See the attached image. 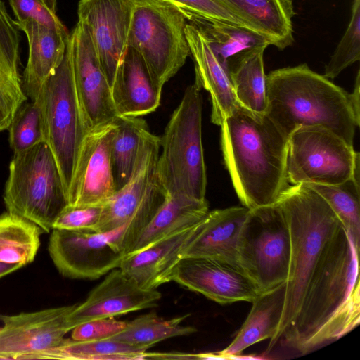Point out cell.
<instances>
[{
	"label": "cell",
	"mask_w": 360,
	"mask_h": 360,
	"mask_svg": "<svg viewBox=\"0 0 360 360\" xmlns=\"http://www.w3.org/2000/svg\"><path fill=\"white\" fill-rule=\"evenodd\" d=\"M360 322L359 250L341 226L326 244L285 343L306 354L345 335Z\"/></svg>",
	"instance_id": "1"
},
{
	"label": "cell",
	"mask_w": 360,
	"mask_h": 360,
	"mask_svg": "<svg viewBox=\"0 0 360 360\" xmlns=\"http://www.w3.org/2000/svg\"><path fill=\"white\" fill-rule=\"evenodd\" d=\"M220 127L224 163L243 206L252 210L275 204L290 186L288 137L266 114L240 105Z\"/></svg>",
	"instance_id": "2"
},
{
	"label": "cell",
	"mask_w": 360,
	"mask_h": 360,
	"mask_svg": "<svg viewBox=\"0 0 360 360\" xmlns=\"http://www.w3.org/2000/svg\"><path fill=\"white\" fill-rule=\"evenodd\" d=\"M266 88V115L287 137L301 127H320L354 146L359 122L349 94L306 63L270 72Z\"/></svg>",
	"instance_id": "3"
},
{
	"label": "cell",
	"mask_w": 360,
	"mask_h": 360,
	"mask_svg": "<svg viewBox=\"0 0 360 360\" xmlns=\"http://www.w3.org/2000/svg\"><path fill=\"white\" fill-rule=\"evenodd\" d=\"M276 203L288 226L290 259L283 311L268 351L292 326L326 244L342 226L326 200L306 184L290 185Z\"/></svg>",
	"instance_id": "4"
},
{
	"label": "cell",
	"mask_w": 360,
	"mask_h": 360,
	"mask_svg": "<svg viewBox=\"0 0 360 360\" xmlns=\"http://www.w3.org/2000/svg\"><path fill=\"white\" fill-rule=\"evenodd\" d=\"M198 82L188 86L161 138L157 173L169 194L205 200L207 175L202 142V98Z\"/></svg>",
	"instance_id": "5"
},
{
	"label": "cell",
	"mask_w": 360,
	"mask_h": 360,
	"mask_svg": "<svg viewBox=\"0 0 360 360\" xmlns=\"http://www.w3.org/2000/svg\"><path fill=\"white\" fill-rule=\"evenodd\" d=\"M7 212L49 233L68 205L55 158L46 142L14 153L4 193Z\"/></svg>",
	"instance_id": "6"
},
{
	"label": "cell",
	"mask_w": 360,
	"mask_h": 360,
	"mask_svg": "<svg viewBox=\"0 0 360 360\" xmlns=\"http://www.w3.org/2000/svg\"><path fill=\"white\" fill-rule=\"evenodd\" d=\"M34 101L39 105L46 143L58 165L68 198L79 153L87 134L68 48L61 64L44 83Z\"/></svg>",
	"instance_id": "7"
},
{
	"label": "cell",
	"mask_w": 360,
	"mask_h": 360,
	"mask_svg": "<svg viewBox=\"0 0 360 360\" xmlns=\"http://www.w3.org/2000/svg\"><path fill=\"white\" fill-rule=\"evenodd\" d=\"M187 22L180 11L161 0H136L129 46L141 56L162 87L190 55L185 34Z\"/></svg>",
	"instance_id": "8"
},
{
	"label": "cell",
	"mask_w": 360,
	"mask_h": 360,
	"mask_svg": "<svg viewBox=\"0 0 360 360\" xmlns=\"http://www.w3.org/2000/svg\"><path fill=\"white\" fill-rule=\"evenodd\" d=\"M290 259V233L279 205L250 210L240 235L238 264L260 293L286 283Z\"/></svg>",
	"instance_id": "9"
},
{
	"label": "cell",
	"mask_w": 360,
	"mask_h": 360,
	"mask_svg": "<svg viewBox=\"0 0 360 360\" xmlns=\"http://www.w3.org/2000/svg\"><path fill=\"white\" fill-rule=\"evenodd\" d=\"M359 153L332 131L301 127L288 137L286 177L292 185L359 182Z\"/></svg>",
	"instance_id": "10"
},
{
	"label": "cell",
	"mask_w": 360,
	"mask_h": 360,
	"mask_svg": "<svg viewBox=\"0 0 360 360\" xmlns=\"http://www.w3.org/2000/svg\"><path fill=\"white\" fill-rule=\"evenodd\" d=\"M160 149V138L151 134L129 181L103 205L95 229V232H107L127 225L123 239L126 255L167 194L157 173Z\"/></svg>",
	"instance_id": "11"
},
{
	"label": "cell",
	"mask_w": 360,
	"mask_h": 360,
	"mask_svg": "<svg viewBox=\"0 0 360 360\" xmlns=\"http://www.w3.org/2000/svg\"><path fill=\"white\" fill-rule=\"evenodd\" d=\"M127 225L107 232L53 229L49 252L58 272L72 279L95 280L119 268L127 255Z\"/></svg>",
	"instance_id": "12"
},
{
	"label": "cell",
	"mask_w": 360,
	"mask_h": 360,
	"mask_svg": "<svg viewBox=\"0 0 360 360\" xmlns=\"http://www.w3.org/2000/svg\"><path fill=\"white\" fill-rule=\"evenodd\" d=\"M136 0H79L78 22L87 30L110 85L129 47Z\"/></svg>",
	"instance_id": "13"
},
{
	"label": "cell",
	"mask_w": 360,
	"mask_h": 360,
	"mask_svg": "<svg viewBox=\"0 0 360 360\" xmlns=\"http://www.w3.org/2000/svg\"><path fill=\"white\" fill-rule=\"evenodd\" d=\"M67 48L75 89L87 132L117 117L111 87L86 28L77 21Z\"/></svg>",
	"instance_id": "14"
},
{
	"label": "cell",
	"mask_w": 360,
	"mask_h": 360,
	"mask_svg": "<svg viewBox=\"0 0 360 360\" xmlns=\"http://www.w3.org/2000/svg\"><path fill=\"white\" fill-rule=\"evenodd\" d=\"M115 128V120L86 134L68 191V205H103L117 191L111 161Z\"/></svg>",
	"instance_id": "15"
},
{
	"label": "cell",
	"mask_w": 360,
	"mask_h": 360,
	"mask_svg": "<svg viewBox=\"0 0 360 360\" xmlns=\"http://www.w3.org/2000/svg\"><path fill=\"white\" fill-rule=\"evenodd\" d=\"M172 281L222 304L252 302L260 294L239 266L207 257H183L174 269Z\"/></svg>",
	"instance_id": "16"
},
{
	"label": "cell",
	"mask_w": 360,
	"mask_h": 360,
	"mask_svg": "<svg viewBox=\"0 0 360 360\" xmlns=\"http://www.w3.org/2000/svg\"><path fill=\"white\" fill-rule=\"evenodd\" d=\"M77 304L4 315L0 328V359H26L59 345L69 332L67 316Z\"/></svg>",
	"instance_id": "17"
},
{
	"label": "cell",
	"mask_w": 360,
	"mask_h": 360,
	"mask_svg": "<svg viewBox=\"0 0 360 360\" xmlns=\"http://www.w3.org/2000/svg\"><path fill=\"white\" fill-rule=\"evenodd\" d=\"M162 295L157 290H146L138 285L120 268L112 269L89 293L86 299L67 316L69 331L86 321L111 318L129 312L153 308Z\"/></svg>",
	"instance_id": "18"
},
{
	"label": "cell",
	"mask_w": 360,
	"mask_h": 360,
	"mask_svg": "<svg viewBox=\"0 0 360 360\" xmlns=\"http://www.w3.org/2000/svg\"><path fill=\"white\" fill-rule=\"evenodd\" d=\"M203 219L139 251L127 255L119 268L143 289H157L172 281L175 267L200 231Z\"/></svg>",
	"instance_id": "19"
},
{
	"label": "cell",
	"mask_w": 360,
	"mask_h": 360,
	"mask_svg": "<svg viewBox=\"0 0 360 360\" xmlns=\"http://www.w3.org/2000/svg\"><path fill=\"white\" fill-rule=\"evenodd\" d=\"M185 34L195 64V81L210 95L211 121L221 126L224 120L240 105L235 96L230 74L197 27L188 22Z\"/></svg>",
	"instance_id": "20"
},
{
	"label": "cell",
	"mask_w": 360,
	"mask_h": 360,
	"mask_svg": "<svg viewBox=\"0 0 360 360\" xmlns=\"http://www.w3.org/2000/svg\"><path fill=\"white\" fill-rule=\"evenodd\" d=\"M162 87L141 56L129 47L111 85L117 117H141L160 105Z\"/></svg>",
	"instance_id": "21"
},
{
	"label": "cell",
	"mask_w": 360,
	"mask_h": 360,
	"mask_svg": "<svg viewBox=\"0 0 360 360\" xmlns=\"http://www.w3.org/2000/svg\"><path fill=\"white\" fill-rule=\"evenodd\" d=\"M28 43V58L22 77L29 100H36L46 79L61 64L70 33L51 29L32 20L15 22Z\"/></svg>",
	"instance_id": "22"
},
{
	"label": "cell",
	"mask_w": 360,
	"mask_h": 360,
	"mask_svg": "<svg viewBox=\"0 0 360 360\" xmlns=\"http://www.w3.org/2000/svg\"><path fill=\"white\" fill-rule=\"evenodd\" d=\"M249 210L244 206H233L209 211L184 257H207L239 266L238 246Z\"/></svg>",
	"instance_id": "23"
},
{
	"label": "cell",
	"mask_w": 360,
	"mask_h": 360,
	"mask_svg": "<svg viewBox=\"0 0 360 360\" xmlns=\"http://www.w3.org/2000/svg\"><path fill=\"white\" fill-rule=\"evenodd\" d=\"M20 29L0 0V132L28 100L20 72Z\"/></svg>",
	"instance_id": "24"
},
{
	"label": "cell",
	"mask_w": 360,
	"mask_h": 360,
	"mask_svg": "<svg viewBox=\"0 0 360 360\" xmlns=\"http://www.w3.org/2000/svg\"><path fill=\"white\" fill-rule=\"evenodd\" d=\"M248 28L279 49L294 41L292 0H219Z\"/></svg>",
	"instance_id": "25"
},
{
	"label": "cell",
	"mask_w": 360,
	"mask_h": 360,
	"mask_svg": "<svg viewBox=\"0 0 360 360\" xmlns=\"http://www.w3.org/2000/svg\"><path fill=\"white\" fill-rule=\"evenodd\" d=\"M285 283L257 295L236 336L225 349L216 353L197 354L198 359H236L250 346L271 339L283 314Z\"/></svg>",
	"instance_id": "26"
},
{
	"label": "cell",
	"mask_w": 360,
	"mask_h": 360,
	"mask_svg": "<svg viewBox=\"0 0 360 360\" xmlns=\"http://www.w3.org/2000/svg\"><path fill=\"white\" fill-rule=\"evenodd\" d=\"M208 212L206 199L198 200L184 194L167 193L163 204L137 236L127 255L193 225L203 219Z\"/></svg>",
	"instance_id": "27"
},
{
	"label": "cell",
	"mask_w": 360,
	"mask_h": 360,
	"mask_svg": "<svg viewBox=\"0 0 360 360\" xmlns=\"http://www.w3.org/2000/svg\"><path fill=\"white\" fill-rule=\"evenodd\" d=\"M111 143V161L116 191L131 177L151 134L140 117H117Z\"/></svg>",
	"instance_id": "28"
},
{
	"label": "cell",
	"mask_w": 360,
	"mask_h": 360,
	"mask_svg": "<svg viewBox=\"0 0 360 360\" xmlns=\"http://www.w3.org/2000/svg\"><path fill=\"white\" fill-rule=\"evenodd\" d=\"M188 21L203 33L229 72L230 65L241 55L271 45L262 35L242 25L200 18H193Z\"/></svg>",
	"instance_id": "29"
},
{
	"label": "cell",
	"mask_w": 360,
	"mask_h": 360,
	"mask_svg": "<svg viewBox=\"0 0 360 360\" xmlns=\"http://www.w3.org/2000/svg\"><path fill=\"white\" fill-rule=\"evenodd\" d=\"M262 46L248 51L234 60L229 73L238 103L257 114L267 109L266 75Z\"/></svg>",
	"instance_id": "30"
},
{
	"label": "cell",
	"mask_w": 360,
	"mask_h": 360,
	"mask_svg": "<svg viewBox=\"0 0 360 360\" xmlns=\"http://www.w3.org/2000/svg\"><path fill=\"white\" fill-rule=\"evenodd\" d=\"M147 351L112 338L95 341L64 340L26 359L129 360L146 359Z\"/></svg>",
	"instance_id": "31"
},
{
	"label": "cell",
	"mask_w": 360,
	"mask_h": 360,
	"mask_svg": "<svg viewBox=\"0 0 360 360\" xmlns=\"http://www.w3.org/2000/svg\"><path fill=\"white\" fill-rule=\"evenodd\" d=\"M43 230L8 212L0 215V262L27 265L33 262Z\"/></svg>",
	"instance_id": "32"
},
{
	"label": "cell",
	"mask_w": 360,
	"mask_h": 360,
	"mask_svg": "<svg viewBox=\"0 0 360 360\" xmlns=\"http://www.w3.org/2000/svg\"><path fill=\"white\" fill-rule=\"evenodd\" d=\"M189 316L185 314L165 319L155 313L143 314L127 322L126 328L111 338L147 351L164 340L195 333L197 329L195 327L182 324L184 320Z\"/></svg>",
	"instance_id": "33"
},
{
	"label": "cell",
	"mask_w": 360,
	"mask_h": 360,
	"mask_svg": "<svg viewBox=\"0 0 360 360\" xmlns=\"http://www.w3.org/2000/svg\"><path fill=\"white\" fill-rule=\"evenodd\" d=\"M318 193L328 203L350 235L359 251L360 198L359 183L351 178L335 185L306 184Z\"/></svg>",
	"instance_id": "34"
},
{
	"label": "cell",
	"mask_w": 360,
	"mask_h": 360,
	"mask_svg": "<svg viewBox=\"0 0 360 360\" xmlns=\"http://www.w3.org/2000/svg\"><path fill=\"white\" fill-rule=\"evenodd\" d=\"M9 145L13 153L46 142L41 109L37 101L27 100L17 110L9 125Z\"/></svg>",
	"instance_id": "35"
},
{
	"label": "cell",
	"mask_w": 360,
	"mask_h": 360,
	"mask_svg": "<svg viewBox=\"0 0 360 360\" xmlns=\"http://www.w3.org/2000/svg\"><path fill=\"white\" fill-rule=\"evenodd\" d=\"M360 59V0H354L349 25L328 64L323 76L334 79Z\"/></svg>",
	"instance_id": "36"
},
{
	"label": "cell",
	"mask_w": 360,
	"mask_h": 360,
	"mask_svg": "<svg viewBox=\"0 0 360 360\" xmlns=\"http://www.w3.org/2000/svg\"><path fill=\"white\" fill-rule=\"evenodd\" d=\"M15 22L32 20L51 29L67 32L57 15V0H8Z\"/></svg>",
	"instance_id": "37"
},
{
	"label": "cell",
	"mask_w": 360,
	"mask_h": 360,
	"mask_svg": "<svg viewBox=\"0 0 360 360\" xmlns=\"http://www.w3.org/2000/svg\"><path fill=\"white\" fill-rule=\"evenodd\" d=\"M161 1L180 11L187 20L193 18H200L245 27L219 0Z\"/></svg>",
	"instance_id": "38"
},
{
	"label": "cell",
	"mask_w": 360,
	"mask_h": 360,
	"mask_svg": "<svg viewBox=\"0 0 360 360\" xmlns=\"http://www.w3.org/2000/svg\"><path fill=\"white\" fill-rule=\"evenodd\" d=\"M102 207L103 205H68L54 221L53 229L95 232Z\"/></svg>",
	"instance_id": "39"
},
{
	"label": "cell",
	"mask_w": 360,
	"mask_h": 360,
	"mask_svg": "<svg viewBox=\"0 0 360 360\" xmlns=\"http://www.w3.org/2000/svg\"><path fill=\"white\" fill-rule=\"evenodd\" d=\"M127 322L111 318L96 319L77 325L72 330L76 341H95L111 338L121 333Z\"/></svg>",
	"instance_id": "40"
},
{
	"label": "cell",
	"mask_w": 360,
	"mask_h": 360,
	"mask_svg": "<svg viewBox=\"0 0 360 360\" xmlns=\"http://www.w3.org/2000/svg\"><path fill=\"white\" fill-rule=\"evenodd\" d=\"M359 89H360V75L359 71H358L354 86L352 92L351 94H349V103L352 107V109L353 110L354 117L358 122L360 121V108H359Z\"/></svg>",
	"instance_id": "41"
},
{
	"label": "cell",
	"mask_w": 360,
	"mask_h": 360,
	"mask_svg": "<svg viewBox=\"0 0 360 360\" xmlns=\"http://www.w3.org/2000/svg\"><path fill=\"white\" fill-rule=\"evenodd\" d=\"M22 266H23L20 264L0 262V278L12 273Z\"/></svg>",
	"instance_id": "42"
},
{
	"label": "cell",
	"mask_w": 360,
	"mask_h": 360,
	"mask_svg": "<svg viewBox=\"0 0 360 360\" xmlns=\"http://www.w3.org/2000/svg\"><path fill=\"white\" fill-rule=\"evenodd\" d=\"M4 315H3V314H0V321H1V320H2V319L4 318Z\"/></svg>",
	"instance_id": "43"
}]
</instances>
